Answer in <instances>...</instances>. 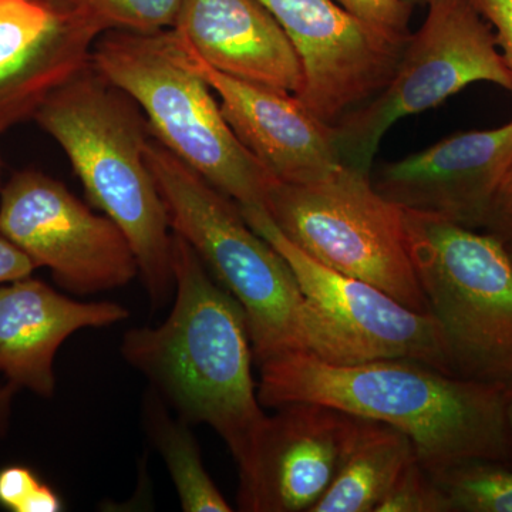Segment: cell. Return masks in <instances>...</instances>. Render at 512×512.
<instances>
[{"label": "cell", "mask_w": 512, "mask_h": 512, "mask_svg": "<svg viewBox=\"0 0 512 512\" xmlns=\"http://www.w3.org/2000/svg\"><path fill=\"white\" fill-rule=\"evenodd\" d=\"M147 161L171 229L244 309L258 366L289 352L339 362L335 343L303 296L291 266L249 227L237 202L175 157L153 134Z\"/></svg>", "instance_id": "obj_4"}, {"label": "cell", "mask_w": 512, "mask_h": 512, "mask_svg": "<svg viewBox=\"0 0 512 512\" xmlns=\"http://www.w3.org/2000/svg\"><path fill=\"white\" fill-rule=\"evenodd\" d=\"M174 305L158 326L128 330L124 360L188 424H208L238 467V507L254 487L266 414L252 377L251 336L237 299L173 232Z\"/></svg>", "instance_id": "obj_1"}, {"label": "cell", "mask_w": 512, "mask_h": 512, "mask_svg": "<svg viewBox=\"0 0 512 512\" xmlns=\"http://www.w3.org/2000/svg\"><path fill=\"white\" fill-rule=\"evenodd\" d=\"M291 40L303 69L298 99L328 124L382 92L410 35L352 15L336 0H259Z\"/></svg>", "instance_id": "obj_11"}, {"label": "cell", "mask_w": 512, "mask_h": 512, "mask_svg": "<svg viewBox=\"0 0 512 512\" xmlns=\"http://www.w3.org/2000/svg\"><path fill=\"white\" fill-rule=\"evenodd\" d=\"M0 167H2V163H0Z\"/></svg>", "instance_id": "obj_33"}, {"label": "cell", "mask_w": 512, "mask_h": 512, "mask_svg": "<svg viewBox=\"0 0 512 512\" xmlns=\"http://www.w3.org/2000/svg\"><path fill=\"white\" fill-rule=\"evenodd\" d=\"M180 45L217 94L235 136L278 183H309L342 164L335 127L318 119L298 96L228 76Z\"/></svg>", "instance_id": "obj_15"}, {"label": "cell", "mask_w": 512, "mask_h": 512, "mask_svg": "<svg viewBox=\"0 0 512 512\" xmlns=\"http://www.w3.org/2000/svg\"><path fill=\"white\" fill-rule=\"evenodd\" d=\"M490 23L505 63L512 73V0H471Z\"/></svg>", "instance_id": "obj_25"}, {"label": "cell", "mask_w": 512, "mask_h": 512, "mask_svg": "<svg viewBox=\"0 0 512 512\" xmlns=\"http://www.w3.org/2000/svg\"><path fill=\"white\" fill-rule=\"evenodd\" d=\"M103 33L82 3L0 0V134L84 72Z\"/></svg>", "instance_id": "obj_12"}, {"label": "cell", "mask_w": 512, "mask_h": 512, "mask_svg": "<svg viewBox=\"0 0 512 512\" xmlns=\"http://www.w3.org/2000/svg\"><path fill=\"white\" fill-rule=\"evenodd\" d=\"M52 2L63 3V5H80L82 0H52Z\"/></svg>", "instance_id": "obj_31"}, {"label": "cell", "mask_w": 512, "mask_h": 512, "mask_svg": "<svg viewBox=\"0 0 512 512\" xmlns=\"http://www.w3.org/2000/svg\"><path fill=\"white\" fill-rule=\"evenodd\" d=\"M427 6L392 80L333 124L342 164L372 174L380 141L394 123L436 109L471 84L493 83L512 94V73L494 30L471 0Z\"/></svg>", "instance_id": "obj_8"}, {"label": "cell", "mask_w": 512, "mask_h": 512, "mask_svg": "<svg viewBox=\"0 0 512 512\" xmlns=\"http://www.w3.org/2000/svg\"><path fill=\"white\" fill-rule=\"evenodd\" d=\"M451 512H512V467L503 461L471 460L431 474Z\"/></svg>", "instance_id": "obj_20"}, {"label": "cell", "mask_w": 512, "mask_h": 512, "mask_svg": "<svg viewBox=\"0 0 512 512\" xmlns=\"http://www.w3.org/2000/svg\"><path fill=\"white\" fill-rule=\"evenodd\" d=\"M375 512H451V508L430 471L416 458L404 468Z\"/></svg>", "instance_id": "obj_22"}, {"label": "cell", "mask_w": 512, "mask_h": 512, "mask_svg": "<svg viewBox=\"0 0 512 512\" xmlns=\"http://www.w3.org/2000/svg\"><path fill=\"white\" fill-rule=\"evenodd\" d=\"M483 231L503 242L512 241V165L498 187Z\"/></svg>", "instance_id": "obj_26"}, {"label": "cell", "mask_w": 512, "mask_h": 512, "mask_svg": "<svg viewBox=\"0 0 512 512\" xmlns=\"http://www.w3.org/2000/svg\"><path fill=\"white\" fill-rule=\"evenodd\" d=\"M416 458L412 440L402 431L363 419L335 480L311 512H375Z\"/></svg>", "instance_id": "obj_18"}, {"label": "cell", "mask_w": 512, "mask_h": 512, "mask_svg": "<svg viewBox=\"0 0 512 512\" xmlns=\"http://www.w3.org/2000/svg\"><path fill=\"white\" fill-rule=\"evenodd\" d=\"M35 269L32 259L0 234V285L28 278Z\"/></svg>", "instance_id": "obj_27"}, {"label": "cell", "mask_w": 512, "mask_h": 512, "mask_svg": "<svg viewBox=\"0 0 512 512\" xmlns=\"http://www.w3.org/2000/svg\"><path fill=\"white\" fill-rule=\"evenodd\" d=\"M507 429H508V444H510V457L508 463L512 467V389L507 392Z\"/></svg>", "instance_id": "obj_29"}, {"label": "cell", "mask_w": 512, "mask_h": 512, "mask_svg": "<svg viewBox=\"0 0 512 512\" xmlns=\"http://www.w3.org/2000/svg\"><path fill=\"white\" fill-rule=\"evenodd\" d=\"M404 2L409 3V5H429V3L433 2V0H404Z\"/></svg>", "instance_id": "obj_30"}, {"label": "cell", "mask_w": 512, "mask_h": 512, "mask_svg": "<svg viewBox=\"0 0 512 512\" xmlns=\"http://www.w3.org/2000/svg\"><path fill=\"white\" fill-rule=\"evenodd\" d=\"M0 234L76 295L123 288L140 275L119 225L36 170L19 171L0 191Z\"/></svg>", "instance_id": "obj_9"}, {"label": "cell", "mask_w": 512, "mask_h": 512, "mask_svg": "<svg viewBox=\"0 0 512 512\" xmlns=\"http://www.w3.org/2000/svg\"><path fill=\"white\" fill-rule=\"evenodd\" d=\"M363 417L295 402L266 416L247 512H311L335 480Z\"/></svg>", "instance_id": "obj_14"}, {"label": "cell", "mask_w": 512, "mask_h": 512, "mask_svg": "<svg viewBox=\"0 0 512 512\" xmlns=\"http://www.w3.org/2000/svg\"><path fill=\"white\" fill-rule=\"evenodd\" d=\"M512 165V120L454 134L426 150L372 170L373 187L403 210L483 229Z\"/></svg>", "instance_id": "obj_13"}, {"label": "cell", "mask_w": 512, "mask_h": 512, "mask_svg": "<svg viewBox=\"0 0 512 512\" xmlns=\"http://www.w3.org/2000/svg\"><path fill=\"white\" fill-rule=\"evenodd\" d=\"M407 247L453 375L512 389V259L500 238L404 210Z\"/></svg>", "instance_id": "obj_6"}, {"label": "cell", "mask_w": 512, "mask_h": 512, "mask_svg": "<svg viewBox=\"0 0 512 512\" xmlns=\"http://www.w3.org/2000/svg\"><path fill=\"white\" fill-rule=\"evenodd\" d=\"M140 107L93 64L60 87L33 120L69 157L87 197L119 225L154 309L174 295L173 229L147 161L151 137Z\"/></svg>", "instance_id": "obj_3"}, {"label": "cell", "mask_w": 512, "mask_h": 512, "mask_svg": "<svg viewBox=\"0 0 512 512\" xmlns=\"http://www.w3.org/2000/svg\"><path fill=\"white\" fill-rule=\"evenodd\" d=\"M18 387L12 383L0 384V439H5L12 421L13 399Z\"/></svg>", "instance_id": "obj_28"}, {"label": "cell", "mask_w": 512, "mask_h": 512, "mask_svg": "<svg viewBox=\"0 0 512 512\" xmlns=\"http://www.w3.org/2000/svg\"><path fill=\"white\" fill-rule=\"evenodd\" d=\"M82 5L104 32L156 33L174 28L184 0H82Z\"/></svg>", "instance_id": "obj_21"}, {"label": "cell", "mask_w": 512, "mask_h": 512, "mask_svg": "<svg viewBox=\"0 0 512 512\" xmlns=\"http://www.w3.org/2000/svg\"><path fill=\"white\" fill-rule=\"evenodd\" d=\"M92 64L134 100L153 137L175 157L238 205L265 208L278 181L235 136L173 29L104 32Z\"/></svg>", "instance_id": "obj_5"}, {"label": "cell", "mask_w": 512, "mask_h": 512, "mask_svg": "<svg viewBox=\"0 0 512 512\" xmlns=\"http://www.w3.org/2000/svg\"><path fill=\"white\" fill-rule=\"evenodd\" d=\"M262 407L328 404L406 434L431 474L471 460L508 463L507 390L409 359L338 363L289 352L259 365Z\"/></svg>", "instance_id": "obj_2"}, {"label": "cell", "mask_w": 512, "mask_h": 512, "mask_svg": "<svg viewBox=\"0 0 512 512\" xmlns=\"http://www.w3.org/2000/svg\"><path fill=\"white\" fill-rule=\"evenodd\" d=\"M505 247H507L508 254H510L512 259V241L511 242H504Z\"/></svg>", "instance_id": "obj_32"}, {"label": "cell", "mask_w": 512, "mask_h": 512, "mask_svg": "<svg viewBox=\"0 0 512 512\" xmlns=\"http://www.w3.org/2000/svg\"><path fill=\"white\" fill-rule=\"evenodd\" d=\"M0 507L10 512H60L64 505L32 468L8 466L0 470Z\"/></svg>", "instance_id": "obj_23"}, {"label": "cell", "mask_w": 512, "mask_h": 512, "mask_svg": "<svg viewBox=\"0 0 512 512\" xmlns=\"http://www.w3.org/2000/svg\"><path fill=\"white\" fill-rule=\"evenodd\" d=\"M170 407L153 389L144 396L143 419L148 437L163 457L185 512H231L202 463L191 424L170 416Z\"/></svg>", "instance_id": "obj_19"}, {"label": "cell", "mask_w": 512, "mask_h": 512, "mask_svg": "<svg viewBox=\"0 0 512 512\" xmlns=\"http://www.w3.org/2000/svg\"><path fill=\"white\" fill-rule=\"evenodd\" d=\"M239 208L249 227L291 266L303 296L335 343L339 363L409 359L453 375L431 313L413 311L375 285L315 261L282 234L265 208Z\"/></svg>", "instance_id": "obj_10"}, {"label": "cell", "mask_w": 512, "mask_h": 512, "mask_svg": "<svg viewBox=\"0 0 512 512\" xmlns=\"http://www.w3.org/2000/svg\"><path fill=\"white\" fill-rule=\"evenodd\" d=\"M174 33L214 69L298 96L301 60L259 0H184Z\"/></svg>", "instance_id": "obj_17"}, {"label": "cell", "mask_w": 512, "mask_h": 512, "mask_svg": "<svg viewBox=\"0 0 512 512\" xmlns=\"http://www.w3.org/2000/svg\"><path fill=\"white\" fill-rule=\"evenodd\" d=\"M352 15L397 35H410L413 6L404 0H336Z\"/></svg>", "instance_id": "obj_24"}, {"label": "cell", "mask_w": 512, "mask_h": 512, "mask_svg": "<svg viewBox=\"0 0 512 512\" xmlns=\"http://www.w3.org/2000/svg\"><path fill=\"white\" fill-rule=\"evenodd\" d=\"M265 211L315 261L430 313L407 247L404 210L376 191L370 174L340 164L309 183H276Z\"/></svg>", "instance_id": "obj_7"}, {"label": "cell", "mask_w": 512, "mask_h": 512, "mask_svg": "<svg viewBox=\"0 0 512 512\" xmlns=\"http://www.w3.org/2000/svg\"><path fill=\"white\" fill-rule=\"evenodd\" d=\"M128 316L119 303L74 301L32 276L0 285V375L50 399L60 346L77 330L109 328Z\"/></svg>", "instance_id": "obj_16"}]
</instances>
